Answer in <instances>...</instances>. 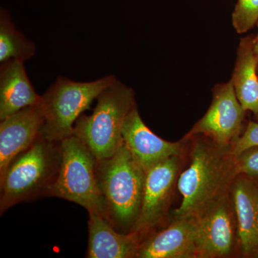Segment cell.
<instances>
[{
	"mask_svg": "<svg viewBox=\"0 0 258 258\" xmlns=\"http://www.w3.org/2000/svg\"><path fill=\"white\" fill-rule=\"evenodd\" d=\"M237 225L238 247L244 257L258 255V179L243 174L230 188Z\"/></svg>",
	"mask_w": 258,
	"mask_h": 258,
	"instance_id": "obj_13",
	"label": "cell"
},
{
	"mask_svg": "<svg viewBox=\"0 0 258 258\" xmlns=\"http://www.w3.org/2000/svg\"><path fill=\"white\" fill-rule=\"evenodd\" d=\"M191 142L189 165L177 181L182 200L174 219L197 217L230 191L238 174L232 147H223L203 135L184 137Z\"/></svg>",
	"mask_w": 258,
	"mask_h": 258,
	"instance_id": "obj_1",
	"label": "cell"
},
{
	"mask_svg": "<svg viewBox=\"0 0 258 258\" xmlns=\"http://www.w3.org/2000/svg\"><path fill=\"white\" fill-rule=\"evenodd\" d=\"M25 62L7 61L0 67V120L23 108L41 103L29 79Z\"/></svg>",
	"mask_w": 258,
	"mask_h": 258,
	"instance_id": "obj_15",
	"label": "cell"
},
{
	"mask_svg": "<svg viewBox=\"0 0 258 258\" xmlns=\"http://www.w3.org/2000/svg\"><path fill=\"white\" fill-rule=\"evenodd\" d=\"M91 115H81L74 135L86 144L97 160L111 157L123 143L125 120L136 104L135 93L118 80L97 98Z\"/></svg>",
	"mask_w": 258,
	"mask_h": 258,
	"instance_id": "obj_4",
	"label": "cell"
},
{
	"mask_svg": "<svg viewBox=\"0 0 258 258\" xmlns=\"http://www.w3.org/2000/svg\"><path fill=\"white\" fill-rule=\"evenodd\" d=\"M257 179H258V177H257ZM257 257H258V255H257Z\"/></svg>",
	"mask_w": 258,
	"mask_h": 258,
	"instance_id": "obj_22",
	"label": "cell"
},
{
	"mask_svg": "<svg viewBox=\"0 0 258 258\" xmlns=\"http://www.w3.org/2000/svg\"><path fill=\"white\" fill-rule=\"evenodd\" d=\"M137 258H201L197 217L174 219L142 242Z\"/></svg>",
	"mask_w": 258,
	"mask_h": 258,
	"instance_id": "obj_10",
	"label": "cell"
},
{
	"mask_svg": "<svg viewBox=\"0 0 258 258\" xmlns=\"http://www.w3.org/2000/svg\"><path fill=\"white\" fill-rule=\"evenodd\" d=\"M258 28V23L257 24ZM254 50H255L256 56L257 59V72H258V32L257 35H255V45H254Z\"/></svg>",
	"mask_w": 258,
	"mask_h": 258,
	"instance_id": "obj_21",
	"label": "cell"
},
{
	"mask_svg": "<svg viewBox=\"0 0 258 258\" xmlns=\"http://www.w3.org/2000/svg\"><path fill=\"white\" fill-rule=\"evenodd\" d=\"M88 258L136 257L144 238L137 232H120L96 212H89Z\"/></svg>",
	"mask_w": 258,
	"mask_h": 258,
	"instance_id": "obj_14",
	"label": "cell"
},
{
	"mask_svg": "<svg viewBox=\"0 0 258 258\" xmlns=\"http://www.w3.org/2000/svg\"><path fill=\"white\" fill-rule=\"evenodd\" d=\"M181 156H173L149 168L138 218L132 232L145 240L164 221L180 174Z\"/></svg>",
	"mask_w": 258,
	"mask_h": 258,
	"instance_id": "obj_7",
	"label": "cell"
},
{
	"mask_svg": "<svg viewBox=\"0 0 258 258\" xmlns=\"http://www.w3.org/2000/svg\"><path fill=\"white\" fill-rule=\"evenodd\" d=\"M96 172L105 218L118 232H132L142 205L146 171L123 143L111 157L96 161Z\"/></svg>",
	"mask_w": 258,
	"mask_h": 258,
	"instance_id": "obj_2",
	"label": "cell"
},
{
	"mask_svg": "<svg viewBox=\"0 0 258 258\" xmlns=\"http://www.w3.org/2000/svg\"><path fill=\"white\" fill-rule=\"evenodd\" d=\"M45 121L41 103L23 108L0 123V176L11 161L40 136Z\"/></svg>",
	"mask_w": 258,
	"mask_h": 258,
	"instance_id": "obj_12",
	"label": "cell"
},
{
	"mask_svg": "<svg viewBox=\"0 0 258 258\" xmlns=\"http://www.w3.org/2000/svg\"><path fill=\"white\" fill-rule=\"evenodd\" d=\"M254 45V35L241 38L231 81L244 111L252 112L258 120L257 59Z\"/></svg>",
	"mask_w": 258,
	"mask_h": 258,
	"instance_id": "obj_16",
	"label": "cell"
},
{
	"mask_svg": "<svg viewBox=\"0 0 258 258\" xmlns=\"http://www.w3.org/2000/svg\"><path fill=\"white\" fill-rule=\"evenodd\" d=\"M123 143L144 170L173 156L184 153V139L170 142L158 137L144 123L137 107L129 113L123 125Z\"/></svg>",
	"mask_w": 258,
	"mask_h": 258,
	"instance_id": "obj_11",
	"label": "cell"
},
{
	"mask_svg": "<svg viewBox=\"0 0 258 258\" xmlns=\"http://www.w3.org/2000/svg\"><path fill=\"white\" fill-rule=\"evenodd\" d=\"M257 23L258 0H238L232 14V25L236 31L244 33Z\"/></svg>",
	"mask_w": 258,
	"mask_h": 258,
	"instance_id": "obj_18",
	"label": "cell"
},
{
	"mask_svg": "<svg viewBox=\"0 0 258 258\" xmlns=\"http://www.w3.org/2000/svg\"><path fill=\"white\" fill-rule=\"evenodd\" d=\"M36 54L35 44L19 31L12 21L10 13H0V62L11 60L25 61Z\"/></svg>",
	"mask_w": 258,
	"mask_h": 258,
	"instance_id": "obj_17",
	"label": "cell"
},
{
	"mask_svg": "<svg viewBox=\"0 0 258 258\" xmlns=\"http://www.w3.org/2000/svg\"><path fill=\"white\" fill-rule=\"evenodd\" d=\"M198 218L201 258L230 257L238 245L237 225L230 190Z\"/></svg>",
	"mask_w": 258,
	"mask_h": 258,
	"instance_id": "obj_9",
	"label": "cell"
},
{
	"mask_svg": "<svg viewBox=\"0 0 258 258\" xmlns=\"http://www.w3.org/2000/svg\"><path fill=\"white\" fill-rule=\"evenodd\" d=\"M212 93L208 111L185 137L203 135L223 147H232L243 132L245 111L237 99L232 81L217 84Z\"/></svg>",
	"mask_w": 258,
	"mask_h": 258,
	"instance_id": "obj_8",
	"label": "cell"
},
{
	"mask_svg": "<svg viewBox=\"0 0 258 258\" xmlns=\"http://www.w3.org/2000/svg\"><path fill=\"white\" fill-rule=\"evenodd\" d=\"M60 145V169L45 197L63 199L105 217L104 200L96 178V158L75 135L61 141Z\"/></svg>",
	"mask_w": 258,
	"mask_h": 258,
	"instance_id": "obj_6",
	"label": "cell"
},
{
	"mask_svg": "<svg viewBox=\"0 0 258 258\" xmlns=\"http://www.w3.org/2000/svg\"><path fill=\"white\" fill-rule=\"evenodd\" d=\"M116 80L113 76L91 82L57 78L42 96L45 121L40 135L52 142H61L74 135L75 123L79 117Z\"/></svg>",
	"mask_w": 258,
	"mask_h": 258,
	"instance_id": "obj_5",
	"label": "cell"
},
{
	"mask_svg": "<svg viewBox=\"0 0 258 258\" xmlns=\"http://www.w3.org/2000/svg\"><path fill=\"white\" fill-rule=\"evenodd\" d=\"M238 174L258 177V147L251 148L236 157Z\"/></svg>",
	"mask_w": 258,
	"mask_h": 258,
	"instance_id": "obj_20",
	"label": "cell"
},
{
	"mask_svg": "<svg viewBox=\"0 0 258 258\" xmlns=\"http://www.w3.org/2000/svg\"><path fill=\"white\" fill-rule=\"evenodd\" d=\"M60 163V142H52L40 135L0 176V215L18 203L45 198Z\"/></svg>",
	"mask_w": 258,
	"mask_h": 258,
	"instance_id": "obj_3",
	"label": "cell"
},
{
	"mask_svg": "<svg viewBox=\"0 0 258 258\" xmlns=\"http://www.w3.org/2000/svg\"><path fill=\"white\" fill-rule=\"evenodd\" d=\"M258 147V122L249 121L240 137L232 147L235 157L251 148Z\"/></svg>",
	"mask_w": 258,
	"mask_h": 258,
	"instance_id": "obj_19",
	"label": "cell"
}]
</instances>
